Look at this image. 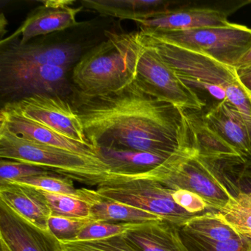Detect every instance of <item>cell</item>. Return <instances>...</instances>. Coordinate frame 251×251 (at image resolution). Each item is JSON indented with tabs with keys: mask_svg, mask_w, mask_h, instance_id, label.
Listing matches in <instances>:
<instances>
[{
	"mask_svg": "<svg viewBox=\"0 0 251 251\" xmlns=\"http://www.w3.org/2000/svg\"><path fill=\"white\" fill-rule=\"evenodd\" d=\"M202 121L234 148L241 156L251 160V120L227 101L199 111Z\"/></svg>",
	"mask_w": 251,
	"mask_h": 251,
	"instance_id": "4fadbf2b",
	"label": "cell"
},
{
	"mask_svg": "<svg viewBox=\"0 0 251 251\" xmlns=\"http://www.w3.org/2000/svg\"><path fill=\"white\" fill-rule=\"evenodd\" d=\"M106 40L82 55L73 70L75 89L89 97L117 92L134 80L136 31H105Z\"/></svg>",
	"mask_w": 251,
	"mask_h": 251,
	"instance_id": "7a4b0ae2",
	"label": "cell"
},
{
	"mask_svg": "<svg viewBox=\"0 0 251 251\" xmlns=\"http://www.w3.org/2000/svg\"><path fill=\"white\" fill-rule=\"evenodd\" d=\"M4 45L0 52V91L7 102L17 100L22 88L41 67H72L83 55L81 45L73 42L21 45L11 42Z\"/></svg>",
	"mask_w": 251,
	"mask_h": 251,
	"instance_id": "5b68a950",
	"label": "cell"
},
{
	"mask_svg": "<svg viewBox=\"0 0 251 251\" xmlns=\"http://www.w3.org/2000/svg\"><path fill=\"white\" fill-rule=\"evenodd\" d=\"M180 236L190 251H251V239L245 236L225 242L201 239L180 230Z\"/></svg>",
	"mask_w": 251,
	"mask_h": 251,
	"instance_id": "4316f807",
	"label": "cell"
},
{
	"mask_svg": "<svg viewBox=\"0 0 251 251\" xmlns=\"http://www.w3.org/2000/svg\"><path fill=\"white\" fill-rule=\"evenodd\" d=\"M0 158L43 167L89 186H98L112 174L100 158L29 140L3 126H0Z\"/></svg>",
	"mask_w": 251,
	"mask_h": 251,
	"instance_id": "3957f363",
	"label": "cell"
},
{
	"mask_svg": "<svg viewBox=\"0 0 251 251\" xmlns=\"http://www.w3.org/2000/svg\"><path fill=\"white\" fill-rule=\"evenodd\" d=\"M226 11L205 7H185L150 20L135 22L139 28L182 31L202 27H226L231 23Z\"/></svg>",
	"mask_w": 251,
	"mask_h": 251,
	"instance_id": "9a60e30c",
	"label": "cell"
},
{
	"mask_svg": "<svg viewBox=\"0 0 251 251\" xmlns=\"http://www.w3.org/2000/svg\"><path fill=\"white\" fill-rule=\"evenodd\" d=\"M172 196L179 206L191 214H201L200 213L205 209H209L208 204L202 198L190 191L185 189L173 190Z\"/></svg>",
	"mask_w": 251,
	"mask_h": 251,
	"instance_id": "1f68e13d",
	"label": "cell"
},
{
	"mask_svg": "<svg viewBox=\"0 0 251 251\" xmlns=\"http://www.w3.org/2000/svg\"><path fill=\"white\" fill-rule=\"evenodd\" d=\"M138 32L141 42L153 48L185 84L195 82L221 87L227 94V102L251 120V97L241 85L233 67Z\"/></svg>",
	"mask_w": 251,
	"mask_h": 251,
	"instance_id": "277c9868",
	"label": "cell"
},
{
	"mask_svg": "<svg viewBox=\"0 0 251 251\" xmlns=\"http://www.w3.org/2000/svg\"><path fill=\"white\" fill-rule=\"evenodd\" d=\"M0 25H1V27H0V30H1V36H3V31L4 29H5V26H6L7 25V21L6 20H5V17H4L3 14H2L1 15V22H0Z\"/></svg>",
	"mask_w": 251,
	"mask_h": 251,
	"instance_id": "e575fe53",
	"label": "cell"
},
{
	"mask_svg": "<svg viewBox=\"0 0 251 251\" xmlns=\"http://www.w3.org/2000/svg\"><path fill=\"white\" fill-rule=\"evenodd\" d=\"M0 240L11 251H63L60 241L0 201Z\"/></svg>",
	"mask_w": 251,
	"mask_h": 251,
	"instance_id": "7c38bea8",
	"label": "cell"
},
{
	"mask_svg": "<svg viewBox=\"0 0 251 251\" xmlns=\"http://www.w3.org/2000/svg\"><path fill=\"white\" fill-rule=\"evenodd\" d=\"M123 236L133 251H190L179 227L163 220L147 223Z\"/></svg>",
	"mask_w": 251,
	"mask_h": 251,
	"instance_id": "ac0fdd59",
	"label": "cell"
},
{
	"mask_svg": "<svg viewBox=\"0 0 251 251\" xmlns=\"http://www.w3.org/2000/svg\"><path fill=\"white\" fill-rule=\"evenodd\" d=\"M97 222L92 217L73 218L52 216L49 220V229L60 242L75 241L80 232Z\"/></svg>",
	"mask_w": 251,
	"mask_h": 251,
	"instance_id": "f1b7e54d",
	"label": "cell"
},
{
	"mask_svg": "<svg viewBox=\"0 0 251 251\" xmlns=\"http://www.w3.org/2000/svg\"><path fill=\"white\" fill-rule=\"evenodd\" d=\"M235 70L241 85L251 98V66L236 68Z\"/></svg>",
	"mask_w": 251,
	"mask_h": 251,
	"instance_id": "d6a6232c",
	"label": "cell"
},
{
	"mask_svg": "<svg viewBox=\"0 0 251 251\" xmlns=\"http://www.w3.org/2000/svg\"><path fill=\"white\" fill-rule=\"evenodd\" d=\"M50 174L55 173L33 164L8 159L0 161V183L15 182L26 177Z\"/></svg>",
	"mask_w": 251,
	"mask_h": 251,
	"instance_id": "4dcf8cb0",
	"label": "cell"
},
{
	"mask_svg": "<svg viewBox=\"0 0 251 251\" xmlns=\"http://www.w3.org/2000/svg\"><path fill=\"white\" fill-rule=\"evenodd\" d=\"M82 7L102 16L133 22L150 20L186 5L164 0H83Z\"/></svg>",
	"mask_w": 251,
	"mask_h": 251,
	"instance_id": "e0dca14e",
	"label": "cell"
},
{
	"mask_svg": "<svg viewBox=\"0 0 251 251\" xmlns=\"http://www.w3.org/2000/svg\"><path fill=\"white\" fill-rule=\"evenodd\" d=\"M123 235L98 240L72 241L60 243L63 251H133Z\"/></svg>",
	"mask_w": 251,
	"mask_h": 251,
	"instance_id": "f546056e",
	"label": "cell"
},
{
	"mask_svg": "<svg viewBox=\"0 0 251 251\" xmlns=\"http://www.w3.org/2000/svg\"><path fill=\"white\" fill-rule=\"evenodd\" d=\"M99 158L109 167L112 174L133 176L144 174L164 164L170 156L148 152L100 148Z\"/></svg>",
	"mask_w": 251,
	"mask_h": 251,
	"instance_id": "d6986e66",
	"label": "cell"
},
{
	"mask_svg": "<svg viewBox=\"0 0 251 251\" xmlns=\"http://www.w3.org/2000/svg\"><path fill=\"white\" fill-rule=\"evenodd\" d=\"M75 1L69 0H48L43 1L42 5L35 8L27 15L20 27L9 37L1 41V46L12 42L22 36L21 45L39 36L61 31L77 25V14L83 7L73 8Z\"/></svg>",
	"mask_w": 251,
	"mask_h": 251,
	"instance_id": "8fae6325",
	"label": "cell"
},
{
	"mask_svg": "<svg viewBox=\"0 0 251 251\" xmlns=\"http://www.w3.org/2000/svg\"><path fill=\"white\" fill-rule=\"evenodd\" d=\"M218 212L236 233L251 239V198L249 195L242 192L236 194Z\"/></svg>",
	"mask_w": 251,
	"mask_h": 251,
	"instance_id": "d4e9b609",
	"label": "cell"
},
{
	"mask_svg": "<svg viewBox=\"0 0 251 251\" xmlns=\"http://www.w3.org/2000/svg\"><path fill=\"white\" fill-rule=\"evenodd\" d=\"M0 243L2 244V245H3L5 247L7 251H11V250H10V248H8V245H7L6 244H5V242H3V241L0 240Z\"/></svg>",
	"mask_w": 251,
	"mask_h": 251,
	"instance_id": "d590c367",
	"label": "cell"
},
{
	"mask_svg": "<svg viewBox=\"0 0 251 251\" xmlns=\"http://www.w3.org/2000/svg\"><path fill=\"white\" fill-rule=\"evenodd\" d=\"M91 217L97 222L114 223H148L163 220L152 213L102 198L92 207Z\"/></svg>",
	"mask_w": 251,
	"mask_h": 251,
	"instance_id": "603a6c76",
	"label": "cell"
},
{
	"mask_svg": "<svg viewBox=\"0 0 251 251\" xmlns=\"http://www.w3.org/2000/svg\"><path fill=\"white\" fill-rule=\"evenodd\" d=\"M140 31L165 43L206 55L233 68L251 48V28L233 23L226 27L182 31L145 28H140Z\"/></svg>",
	"mask_w": 251,
	"mask_h": 251,
	"instance_id": "ba28073f",
	"label": "cell"
},
{
	"mask_svg": "<svg viewBox=\"0 0 251 251\" xmlns=\"http://www.w3.org/2000/svg\"><path fill=\"white\" fill-rule=\"evenodd\" d=\"M96 191L103 199L152 213L179 228L199 215L179 206L173 200L172 189L145 173L133 176L111 174L97 186Z\"/></svg>",
	"mask_w": 251,
	"mask_h": 251,
	"instance_id": "52a82bcc",
	"label": "cell"
},
{
	"mask_svg": "<svg viewBox=\"0 0 251 251\" xmlns=\"http://www.w3.org/2000/svg\"><path fill=\"white\" fill-rule=\"evenodd\" d=\"M202 158L212 166L233 196L242 192L251 198V160L242 157Z\"/></svg>",
	"mask_w": 251,
	"mask_h": 251,
	"instance_id": "44dd1931",
	"label": "cell"
},
{
	"mask_svg": "<svg viewBox=\"0 0 251 251\" xmlns=\"http://www.w3.org/2000/svg\"><path fill=\"white\" fill-rule=\"evenodd\" d=\"M70 69V67L59 65L43 66L26 82L15 101L37 95L65 98L73 92L67 79Z\"/></svg>",
	"mask_w": 251,
	"mask_h": 251,
	"instance_id": "ffe728a7",
	"label": "cell"
},
{
	"mask_svg": "<svg viewBox=\"0 0 251 251\" xmlns=\"http://www.w3.org/2000/svg\"><path fill=\"white\" fill-rule=\"evenodd\" d=\"M43 192L50 208L52 216L73 218H88L91 217L94 204L85 200L61 195V194Z\"/></svg>",
	"mask_w": 251,
	"mask_h": 251,
	"instance_id": "484cf974",
	"label": "cell"
},
{
	"mask_svg": "<svg viewBox=\"0 0 251 251\" xmlns=\"http://www.w3.org/2000/svg\"><path fill=\"white\" fill-rule=\"evenodd\" d=\"M134 80L144 91L183 111H201L206 104L163 61L158 52L144 45L136 31Z\"/></svg>",
	"mask_w": 251,
	"mask_h": 251,
	"instance_id": "9c48e42d",
	"label": "cell"
},
{
	"mask_svg": "<svg viewBox=\"0 0 251 251\" xmlns=\"http://www.w3.org/2000/svg\"><path fill=\"white\" fill-rule=\"evenodd\" d=\"M15 182L33 186L44 192L76 197L94 205L102 200L96 190L86 188L77 189L75 186L73 180L58 174L33 176Z\"/></svg>",
	"mask_w": 251,
	"mask_h": 251,
	"instance_id": "cb8c5ba5",
	"label": "cell"
},
{
	"mask_svg": "<svg viewBox=\"0 0 251 251\" xmlns=\"http://www.w3.org/2000/svg\"><path fill=\"white\" fill-rule=\"evenodd\" d=\"M147 223H114L95 222L83 229L75 241L98 240L120 235L140 228Z\"/></svg>",
	"mask_w": 251,
	"mask_h": 251,
	"instance_id": "83f0119b",
	"label": "cell"
},
{
	"mask_svg": "<svg viewBox=\"0 0 251 251\" xmlns=\"http://www.w3.org/2000/svg\"><path fill=\"white\" fill-rule=\"evenodd\" d=\"M0 201L36 227L50 230L52 212L40 189L16 182H2L0 183Z\"/></svg>",
	"mask_w": 251,
	"mask_h": 251,
	"instance_id": "2e32d148",
	"label": "cell"
},
{
	"mask_svg": "<svg viewBox=\"0 0 251 251\" xmlns=\"http://www.w3.org/2000/svg\"><path fill=\"white\" fill-rule=\"evenodd\" d=\"M71 103L88 142L96 148L171 156L191 146L186 111L147 93L135 80L117 92L89 97L73 90Z\"/></svg>",
	"mask_w": 251,
	"mask_h": 251,
	"instance_id": "6da1fadb",
	"label": "cell"
},
{
	"mask_svg": "<svg viewBox=\"0 0 251 251\" xmlns=\"http://www.w3.org/2000/svg\"><path fill=\"white\" fill-rule=\"evenodd\" d=\"M5 104L24 117L41 123L70 139L90 145L85 136L80 117L71 102L66 98L37 95Z\"/></svg>",
	"mask_w": 251,
	"mask_h": 251,
	"instance_id": "30bf717a",
	"label": "cell"
},
{
	"mask_svg": "<svg viewBox=\"0 0 251 251\" xmlns=\"http://www.w3.org/2000/svg\"><path fill=\"white\" fill-rule=\"evenodd\" d=\"M251 66V48L242 55V58L235 65L234 68H242V67Z\"/></svg>",
	"mask_w": 251,
	"mask_h": 251,
	"instance_id": "836d02e7",
	"label": "cell"
},
{
	"mask_svg": "<svg viewBox=\"0 0 251 251\" xmlns=\"http://www.w3.org/2000/svg\"><path fill=\"white\" fill-rule=\"evenodd\" d=\"M179 229L197 237L213 242H225L242 236L226 223L218 211L195 216Z\"/></svg>",
	"mask_w": 251,
	"mask_h": 251,
	"instance_id": "7402d4cb",
	"label": "cell"
},
{
	"mask_svg": "<svg viewBox=\"0 0 251 251\" xmlns=\"http://www.w3.org/2000/svg\"><path fill=\"white\" fill-rule=\"evenodd\" d=\"M145 174L172 190L185 189L197 194L215 211H220L233 197L211 164L192 147L180 150Z\"/></svg>",
	"mask_w": 251,
	"mask_h": 251,
	"instance_id": "8992f818",
	"label": "cell"
},
{
	"mask_svg": "<svg viewBox=\"0 0 251 251\" xmlns=\"http://www.w3.org/2000/svg\"><path fill=\"white\" fill-rule=\"evenodd\" d=\"M0 126L25 139L86 156L99 158L98 152L92 145H86L70 139L55 130L22 115L7 104L0 111Z\"/></svg>",
	"mask_w": 251,
	"mask_h": 251,
	"instance_id": "5bb4252c",
	"label": "cell"
}]
</instances>
